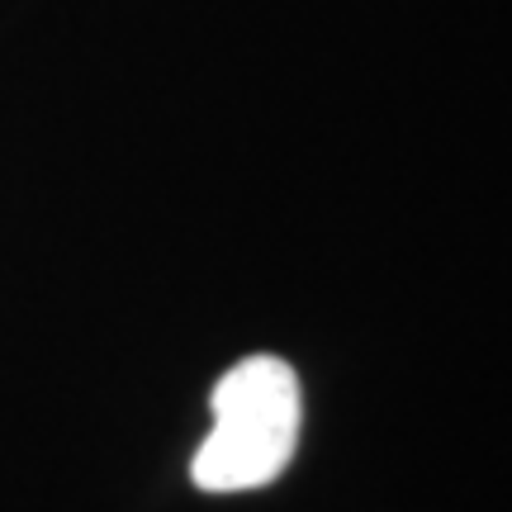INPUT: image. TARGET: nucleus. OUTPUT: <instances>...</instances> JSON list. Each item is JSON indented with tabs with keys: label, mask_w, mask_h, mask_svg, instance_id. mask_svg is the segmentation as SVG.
Listing matches in <instances>:
<instances>
[{
	"label": "nucleus",
	"mask_w": 512,
	"mask_h": 512,
	"mask_svg": "<svg viewBox=\"0 0 512 512\" xmlns=\"http://www.w3.org/2000/svg\"><path fill=\"white\" fill-rule=\"evenodd\" d=\"M299 441V380L275 356H247L214 384V427L190 460L204 494H247L285 475Z\"/></svg>",
	"instance_id": "nucleus-1"
}]
</instances>
